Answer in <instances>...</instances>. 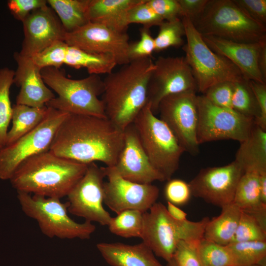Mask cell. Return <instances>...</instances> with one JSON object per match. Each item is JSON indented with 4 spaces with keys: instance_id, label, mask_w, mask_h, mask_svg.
<instances>
[{
    "instance_id": "3",
    "label": "cell",
    "mask_w": 266,
    "mask_h": 266,
    "mask_svg": "<svg viewBox=\"0 0 266 266\" xmlns=\"http://www.w3.org/2000/svg\"><path fill=\"white\" fill-rule=\"evenodd\" d=\"M88 165L48 150L23 162L9 180L17 192L61 199L83 177Z\"/></svg>"
},
{
    "instance_id": "32",
    "label": "cell",
    "mask_w": 266,
    "mask_h": 266,
    "mask_svg": "<svg viewBox=\"0 0 266 266\" xmlns=\"http://www.w3.org/2000/svg\"><path fill=\"white\" fill-rule=\"evenodd\" d=\"M227 246L236 266H266V241L232 242Z\"/></svg>"
},
{
    "instance_id": "33",
    "label": "cell",
    "mask_w": 266,
    "mask_h": 266,
    "mask_svg": "<svg viewBox=\"0 0 266 266\" xmlns=\"http://www.w3.org/2000/svg\"><path fill=\"white\" fill-rule=\"evenodd\" d=\"M232 104L234 111L253 119L254 122L259 119V107L248 81L234 83Z\"/></svg>"
},
{
    "instance_id": "17",
    "label": "cell",
    "mask_w": 266,
    "mask_h": 266,
    "mask_svg": "<svg viewBox=\"0 0 266 266\" xmlns=\"http://www.w3.org/2000/svg\"><path fill=\"white\" fill-rule=\"evenodd\" d=\"M103 170L107 178L104 182L103 203L117 214L129 209L143 213L156 202L159 195L156 186L125 179L112 167H103Z\"/></svg>"
},
{
    "instance_id": "31",
    "label": "cell",
    "mask_w": 266,
    "mask_h": 266,
    "mask_svg": "<svg viewBox=\"0 0 266 266\" xmlns=\"http://www.w3.org/2000/svg\"><path fill=\"white\" fill-rule=\"evenodd\" d=\"M14 74L15 71L8 67L0 68V149L5 146L8 127L12 118L10 89L14 83Z\"/></svg>"
},
{
    "instance_id": "6",
    "label": "cell",
    "mask_w": 266,
    "mask_h": 266,
    "mask_svg": "<svg viewBox=\"0 0 266 266\" xmlns=\"http://www.w3.org/2000/svg\"><path fill=\"white\" fill-rule=\"evenodd\" d=\"M143 216L142 242L155 255L166 262L173 258L180 240H201L210 219L208 217H204L196 222L188 219L178 221L169 215L163 203L157 202L143 213Z\"/></svg>"
},
{
    "instance_id": "20",
    "label": "cell",
    "mask_w": 266,
    "mask_h": 266,
    "mask_svg": "<svg viewBox=\"0 0 266 266\" xmlns=\"http://www.w3.org/2000/svg\"><path fill=\"white\" fill-rule=\"evenodd\" d=\"M14 58L17 63L14 83L20 88L16 103L35 107L45 106L55 96L44 82L41 69L31 57L20 52L15 53Z\"/></svg>"
},
{
    "instance_id": "16",
    "label": "cell",
    "mask_w": 266,
    "mask_h": 266,
    "mask_svg": "<svg viewBox=\"0 0 266 266\" xmlns=\"http://www.w3.org/2000/svg\"><path fill=\"white\" fill-rule=\"evenodd\" d=\"M129 36L101 24L90 22L71 32H66L63 40L67 45L91 53L108 54L117 65L130 62L128 57Z\"/></svg>"
},
{
    "instance_id": "42",
    "label": "cell",
    "mask_w": 266,
    "mask_h": 266,
    "mask_svg": "<svg viewBox=\"0 0 266 266\" xmlns=\"http://www.w3.org/2000/svg\"><path fill=\"white\" fill-rule=\"evenodd\" d=\"M165 195L167 201L181 205L188 202L192 194L189 183L179 179H170L165 186Z\"/></svg>"
},
{
    "instance_id": "36",
    "label": "cell",
    "mask_w": 266,
    "mask_h": 266,
    "mask_svg": "<svg viewBox=\"0 0 266 266\" xmlns=\"http://www.w3.org/2000/svg\"><path fill=\"white\" fill-rule=\"evenodd\" d=\"M256 241H266V227L254 216L242 211L231 243Z\"/></svg>"
},
{
    "instance_id": "39",
    "label": "cell",
    "mask_w": 266,
    "mask_h": 266,
    "mask_svg": "<svg viewBox=\"0 0 266 266\" xmlns=\"http://www.w3.org/2000/svg\"><path fill=\"white\" fill-rule=\"evenodd\" d=\"M200 240H180L178 242L173 256L177 266H203L199 250Z\"/></svg>"
},
{
    "instance_id": "51",
    "label": "cell",
    "mask_w": 266,
    "mask_h": 266,
    "mask_svg": "<svg viewBox=\"0 0 266 266\" xmlns=\"http://www.w3.org/2000/svg\"><path fill=\"white\" fill-rule=\"evenodd\" d=\"M262 266L260 265H258V264H255V265H249V266Z\"/></svg>"
},
{
    "instance_id": "12",
    "label": "cell",
    "mask_w": 266,
    "mask_h": 266,
    "mask_svg": "<svg viewBox=\"0 0 266 266\" xmlns=\"http://www.w3.org/2000/svg\"><path fill=\"white\" fill-rule=\"evenodd\" d=\"M196 91L168 95L162 100L158 112L185 152L193 156L199 153L197 139L198 109Z\"/></svg>"
},
{
    "instance_id": "10",
    "label": "cell",
    "mask_w": 266,
    "mask_h": 266,
    "mask_svg": "<svg viewBox=\"0 0 266 266\" xmlns=\"http://www.w3.org/2000/svg\"><path fill=\"white\" fill-rule=\"evenodd\" d=\"M48 107L45 117L37 126L14 142L0 149V179L9 180L23 162L49 150L56 132L69 113Z\"/></svg>"
},
{
    "instance_id": "41",
    "label": "cell",
    "mask_w": 266,
    "mask_h": 266,
    "mask_svg": "<svg viewBox=\"0 0 266 266\" xmlns=\"http://www.w3.org/2000/svg\"><path fill=\"white\" fill-rule=\"evenodd\" d=\"M233 85L231 82H221L209 88L203 95L217 106L233 110L232 104Z\"/></svg>"
},
{
    "instance_id": "21",
    "label": "cell",
    "mask_w": 266,
    "mask_h": 266,
    "mask_svg": "<svg viewBox=\"0 0 266 266\" xmlns=\"http://www.w3.org/2000/svg\"><path fill=\"white\" fill-rule=\"evenodd\" d=\"M202 37L212 51L232 62L246 80L266 83L258 68V58L266 39L259 42L242 43L212 36H202Z\"/></svg>"
},
{
    "instance_id": "1",
    "label": "cell",
    "mask_w": 266,
    "mask_h": 266,
    "mask_svg": "<svg viewBox=\"0 0 266 266\" xmlns=\"http://www.w3.org/2000/svg\"><path fill=\"white\" fill-rule=\"evenodd\" d=\"M124 144V131L107 117L69 114L49 148L55 155L85 164L113 167Z\"/></svg>"
},
{
    "instance_id": "19",
    "label": "cell",
    "mask_w": 266,
    "mask_h": 266,
    "mask_svg": "<svg viewBox=\"0 0 266 266\" xmlns=\"http://www.w3.org/2000/svg\"><path fill=\"white\" fill-rule=\"evenodd\" d=\"M24 39L20 53L30 57L54 43L66 33L54 10L48 5L32 12L22 22Z\"/></svg>"
},
{
    "instance_id": "38",
    "label": "cell",
    "mask_w": 266,
    "mask_h": 266,
    "mask_svg": "<svg viewBox=\"0 0 266 266\" xmlns=\"http://www.w3.org/2000/svg\"><path fill=\"white\" fill-rule=\"evenodd\" d=\"M127 21L129 25L139 24L150 29L159 26L164 21L148 4L147 0H141L128 11Z\"/></svg>"
},
{
    "instance_id": "46",
    "label": "cell",
    "mask_w": 266,
    "mask_h": 266,
    "mask_svg": "<svg viewBox=\"0 0 266 266\" xmlns=\"http://www.w3.org/2000/svg\"><path fill=\"white\" fill-rule=\"evenodd\" d=\"M248 84L255 96L260 111L259 119L255 124L266 131V84L249 80Z\"/></svg>"
},
{
    "instance_id": "4",
    "label": "cell",
    "mask_w": 266,
    "mask_h": 266,
    "mask_svg": "<svg viewBox=\"0 0 266 266\" xmlns=\"http://www.w3.org/2000/svg\"><path fill=\"white\" fill-rule=\"evenodd\" d=\"M41 73L46 85L58 95L46 106L69 114L106 117L103 102L99 98L104 86L98 75L73 79L54 67L43 68Z\"/></svg>"
},
{
    "instance_id": "14",
    "label": "cell",
    "mask_w": 266,
    "mask_h": 266,
    "mask_svg": "<svg viewBox=\"0 0 266 266\" xmlns=\"http://www.w3.org/2000/svg\"><path fill=\"white\" fill-rule=\"evenodd\" d=\"M148 83L147 102L155 114L165 97L189 91H197L191 70L184 57L160 56L154 62Z\"/></svg>"
},
{
    "instance_id": "18",
    "label": "cell",
    "mask_w": 266,
    "mask_h": 266,
    "mask_svg": "<svg viewBox=\"0 0 266 266\" xmlns=\"http://www.w3.org/2000/svg\"><path fill=\"white\" fill-rule=\"evenodd\" d=\"M124 133V146L112 167L115 172L125 179L139 184L165 181L150 162L133 124L128 126Z\"/></svg>"
},
{
    "instance_id": "40",
    "label": "cell",
    "mask_w": 266,
    "mask_h": 266,
    "mask_svg": "<svg viewBox=\"0 0 266 266\" xmlns=\"http://www.w3.org/2000/svg\"><path fill=\"white\" fill-rule=\"evenodd\" d=\"M139 31V40L130 43L129 45L128 57L130 62L150 57L153 52L155 51L154 38L151 34L150 29L142 27Z\"/></svg>"
},
{
    "instance_id": "43",
    "label": "cell",
    "mask_w": 266,
    "mask_h": 266,
    "mask_svg": "<svg viewBox=\"0 0 266 266\" xmlns=\"http://www.w3.org/2000/svg\"><path fill=\"white\" fill-rule=\"evenodd\" d=\"M147 2L164 21H172L184 15L177 0H147Z\"/></svg>"
},
{
    "instance_id": "26",
    "label": "cell",
    "mask_w": 266,
    "mask_h": 266,
    "mask_svg": "<svg viewBox=\"0 0 266 266\" xmlns=\"http://www.w3.org/2000/svg\"><path fill=\"white\" fill-rule=\"evenodd\" d=\"M221 208L220 214L209 219L207 223L203 238L220 245H227L233 239L242 211L233 203Z\"/></svg>"
},
{
    "instance_id": "50",
    "label": "cell",
    "mask_w": 266,
    "mask_h": 266,
    "mask_svg": "<svg viewBox=\"0 0 266 266\" xmlns=\"http://www.w3.org/2000/svg\"><path fill=\"white\" fill-rule=\"evenodd\" d=\"M166 266H177L175 261L172 258L170 261L167 262Z\"/></svg>"
},
{
    "instance_id": "35",
    "label": "cell",
    "mask_w": 266,
    "mask_h": 266,
    "mask_svg": "<svg viewBox=\"0 0 266 266\" xmlns=\"http://www.w3.org/2000/svg\"><path fill=\"white\" fill-rule=\"evenodd\" d=\"M185 31L181 18L164 21L159 26V31L154 38L155 51L160 52L170 47H178L184 43Z\"/></svg>"
},
{
    "instance_id": "5",
    "label": "cell",
    "mask_w": 266,
    "mask_h": 266,
    "mask_svg": "<svg viewBox=\"0 0 266 266\" xmlns=\"http://www.w3.org/2000/svg\"><path fill=\"white\" fill-rule=\"evenodd\" d=\"M202 36L242 43L266 39V27L250 17L233 0H208L200 15L191 20Z\"/></svg>"
},
{
    "instance_id": "49",
    "label": "cell",
    "mask_w": 266,
    "mask_h": 266,
    "mask_svg": "<svg viewBox=\"0 0 266 266\" xmlns=\"http://www.w3.org/2000/svg\"><path fill=\"white\" fill-rule=\"evenodd\" d=\"M258 66L264 81L266 82V42L261 50L258 58Z\"/></svg>"
},
{
    "instance_id": "2",
    "label": "cell",
    "mask_w": 266,
    "mask_h": 266,
    "mask_svg": "<svg viewBox=\"0 0 266 266\" xmlns=\"http://www.w3.org/2000/svg\"><path fill=\"white\" fill-rule=\"evenodd\" d=\"M151 57L132 61L103 80L106 117L120 129L133 124L147 102L148 81L154 69Z\"/></svg>"
},
{
    "instance_id": "9",
    "label": "cell",
    "mask_w": 266,
    "mask_h": 266,
    "mask_svg": "<svg viewBox=\"0 0 266 266\" xmlns=\"http://www.w3.org/2000/svg\"><path fill=\"white\" fill-rule=\"evenodd\" d=\"M23 213L34 219L41 233L49 238L89 239L96 230L92 223H77L68 215L66 202L61 199L17 192Z\"/></svg>"
},
{
    "instance_id": "37",
    "label": "cell",
    "mask_w": 266,
    "mask_h": 266,
    "mask_svg": "<svg viewBox=\"0 0 266 266\" xmlns=\"http://www.w3.org/2000/svg\"><path fill=\"white\" fill-rule=\"evenodd\" d=\"M67 45L64 41H58L31 58L41 69L47 67L60 68L64 65Z\"/></svg>"
},
{
    "instance_id": "7",
    "label": "cell",
    "mask_w": 266,
    "mask_h": 266,
    "mask_svg": "<svg viewBox=\"0 0 266 266\" xmlns=\"http://www.w3.org/2000/svg\"><path fill=\"white\" fill-rule=\"evenodd\" d=\"M181 20L187 40L183 47L184 58L191 68L197 91L204 94L209 88L221 82L246 80L232 62L207 45L189 18L183 16Z\"/></svg>"
},
{
    "instance_id": "8",
    "label": "cell",
    "mask_w": 266,
    "mask_h": 266,
    "mask_svg": "<svg viewBox=\"0 0 266 266\" xmlns=\"http://www.w3.org/2000/svg\"><path fill=\"white\" fill-rule=\"evenodd\" d=\"M133 125L142 147L153 166L164 177L171 179L178 169L185 152L171 131L146 103L135 118Z\"/></svg>"
},
{
    "instance_id": "15",
    "label": "cell",
    "mask_w": 266,
    "mask_h": 266,
    "mask_svg": "<svg viewBox=\"0 0 266 266\" xmlns=\"http://www.w3.org/2000/svg\"><path fill=\"white\" fill-rule=\"evenodd\" d=\"M243 173L235 160L224 166L202 168L189 183L192 195L222 208L233 202Z\"/></svg>"
},
{
    "instance_id": "48",
    "label": "cell",
    "mask_w": 266,
    "mask_h": 266,
    "mask_svg": "<svg viewBox=\"0 0 266 266\" xmlns=\"http://www.w3.org/2000/svg\"><path fill=\"white\" fill-rule=\"evenodd\" d=\"M166 210L169 215L174 219L178 221H184L187 219V213L179 208L177 205L167 201Z\"/></svg>"
},
{
    "instance_id": "22",
    "label": "cell",
    "mask_w": 266,
    "mask_h": 266,
    "mask_svg": "<svg viewBox=\"0 0 266 266\" xmlns=\"http://www.w3.org/2000/svg\"><path fill=\"white\" fill-rule=\"evenodd\" d=\"M97 248L111 266H163L143 242L130 245L121 242H101Z\"/></svg>"
},
{
    "instance_id": "30",
    "label": "cell",
    "mask_w": 266,
    "mask_h": 266,
    "mask_svg": "<svg viewBox=\"0 0 266 266\" xmlns=\"http://www.w3.org/2000/svg\"><path fill=\"white\" fill-rule=\"evenodd\" d=\"M110 232L125 238H141L143 230V213L137 210H126L111 217L107 225Z\"/></svg>"
},
{
    "instance_id": "52",
    "label": "cell",
    "mask_w": 266,
    "mask_h": 266,
    "mask_svg": "<svg viewBox=\"0 0 266 266\" xmlns=\"http://www.w3.org/2000/svg\"></svg>"
},
{
    "instance_id": "44",
    "label": "cell",
    "mask_w": 266,
    "mask_h": 266,
    "mask_svg": "<svg viewBox=\"0 0 266 266\" xmlns=\"http://www.w3.org/2000/svg\"><path fill=\"white\" fill-rule=\"evenodd\" d=\"M46 5L45 0H10L7 2L11 14L21 22L33 10Z\"/></svg>"
},
{
    "instance_id": "28",
    "label": "cell",
    "mask_w": 266,
    "mask_h": 266,
    "mask_svg": "<svg viewBox=\"0 0 266 266\" xmlns=\"http://www.w3.org/2000/svg\"><path fill=\"white\" fill-rule=\"evenodd\" d=\"M47 106L31 107L15 104L12 106V127L7 132L5 146L11 144L37 126L45 117Z\"/></svg>"
},
{
    "instance_id": "29",
    "label": "cell",
    "mask_w": 266,
    "mask_h": 266,
    "mask_svg": "<svg viewBox=\"0 0 266 266\" xmlns=\"http://www.w3.org/2000/svg\"><path fill=\"white\" fill-rule=\"evenodd\" d=\"M47 2L57 15L66 32H72L90 22L89 0H48Z\"/></svg>"
},
{
    "instance_id": "23",
    "label": "cell",
    "mask_w": 266,
    "mask_h": 266,
    "mask_svg": "<svg viewBox=\"0 0 266 266\" xmlns=\"http://www.w3.org/2000/svg\"><path fill=\"white\" fill-rule=\"evenodd\" d=\"M141 0H89V22L101 24L114 31L125 33L129 24L128 11Z\"/></svg>"
},
{
    "instance_id": "24",
    "label": "cell",
    "mask_w": 266,
    "mask_h": 266,
    "mask_svg": "<svg viewBox=\"0 0 266 266\" xmlns=\"http://www.w3.org/2000/svg\"><path fill=\"white\" fill-rule=\"evenodd\" d=\"M233 203L242 212L255 217L266 227V205L261 200L258 172H244L237 184Z\"/></svg>"
},
{
    "instance_id": "47",
    "label": "cell",
    "mask_w": 266,
    "mask_h": 266,
    "mask_svg": "<svg viewBox=\"0 0 266 266\" xmlns=\"http://www.w3.org/2000/svg\"><path fill=\"white\" fill-rule=\"evenodd\" d=\"M208 0H177L183 13L191 20L203 12Z\"/></svg>"
},
{
    "instance_id": "27",
    "label": "cell",
    "mask_w": 266,
    "mask_h": 266,
    "mask_svg": "<svg viewBox=\"0 0 266 266\" xmlns=\"http://www.w3.org/2000/svg\"><path fill=\"white\" fill-rule=\"evenodd\" d=\"M64 64L76 69L85 68L90 74L98 75L112 72L117 65L110 55L91 53L68 45Z\"/></svg>"
},
{
    "instance_id": "25",
    "label": "cell",
    "mask_w": 266,
    "mask_h": 266,
    "mask_svg": "<svg viewBox=\"0 0 266 266\" xmlns=\"http://www.w3.org/2000/svg\"><path fill=\"white\" fill-rule=\"evenodd\" d=\"M240 143L234 160L244 172H266V131L255 124L249 136Z\"/></svg>"
},
{
    "instance_id": "11",
    "label": "cell",
    "mask_w": 266,
    "mask_h": 266,
    "mask_svg": "<svg viewBox=\"0 0 266 266\" xmlns=\"http://www.w3.org/2000/svg\"><path fill=\"white\" fill-rule=\"evenodd\" d=\"M199 145L211 141L232 139L240 143L250 135L254 120L234 110L217 106L204 95L197 96Z\"/></svg>"
},
{
    "instance_id": "45",
    "label": "cell",
    "mask_w": 266,
    "mask_h": 266,
    "mask_svg": "<svg viewBox=\"0 0 266 266\" xmlns=\"http://www.w3.org/2000/svg\"><path fill=\"white\" fill-rule=\"evenodd\" d=\"M235 4L253 20L266 26V0H233Z\"/></svg>"
},
{
    "instance_id": "34",
    "label": "cell",
    "mask_w": 266,
    "mask_h": 266,
    "mask_svg": "<svg viewBox=\"0 0 266 266\" xmlns=\"http://www.w3.org/2000/svg\"><path fill=\"white\" fill-rule=\"evenodd\" d=\"M203 266H236L227 245H222L202 238L199 246Z\"/></svg>"
},
{
    "instance_id": "13",
    "label": "cell",
    "mask_w": 266,
    "mask_h": 266,
    "mask_svg": "<svg viewBox=\"0 0 266 266\" xmlns=\"http://www.w3.org/2000/svg\"><path fill=\"white\" fill-rule=\"evenodd\" d=\"M105 177L103 167L95 162L89 164L84 175L66 196L68 212L85 221L107 226L112 217L103 206Z\"/></svg>"
}]
</instances>
